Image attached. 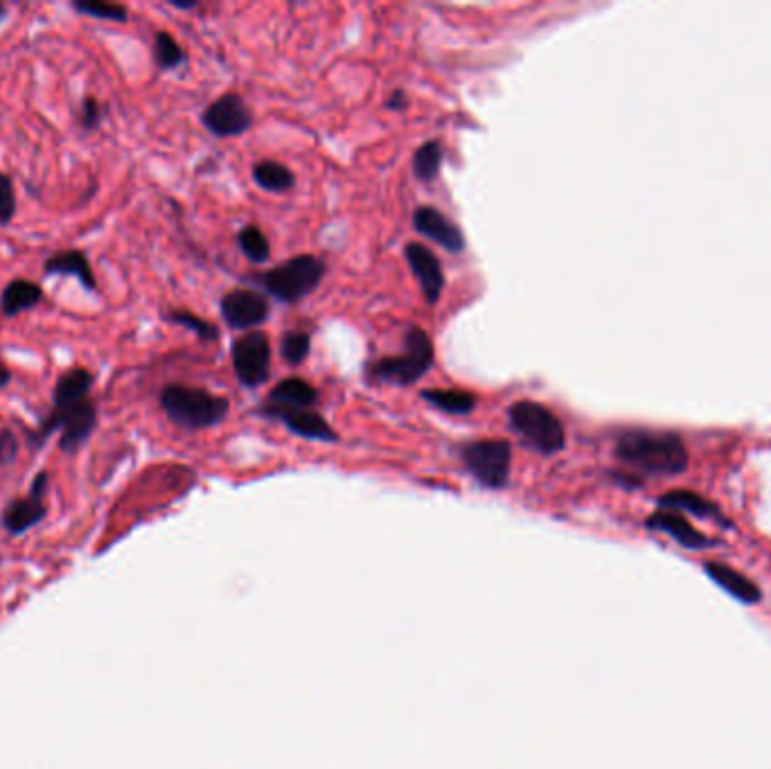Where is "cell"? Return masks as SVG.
I'll return each instance as SVG.
<instances>
[{
  "label": "cell",
  "instance_id": "cell-13",
  "mask_svg": "<svg viewBox=\"0 0 771 769\" xmlns=\"http://www.w3.org/2000/svg\"><path fill=\"white\" fill-rule=\"evenodd\" d=\"M413 228L427 240L436 242L447 253L458 255L465 251V235L460 231V226L451 222V219L433 206H420L413 212Z\"/></svg>",
  "mask_w": 771,
  "mask_h": 769
},
{
  "label": "cell",
  "instance_id": "cell-16",
  "mask_svg": "<svg viewBox=\"0 0 771 769\" xmlns=\"http://www.w3.org/2000/svg\"><path fill=\"white\" fill-rule=\"evenodd\" d=\"M43 276L46 278L68 276V278H75L86 291H93V294L97 291V278L93 273V264L88 260V255L79 249L50 253L48 258L43 260Z\"/></svg>",
  "mask_w": 771,
  "mask_h": 769
},
{
  "label": "cell",
  "instance_id": "cell-4",
  "mask_svg": "<svg viewBox=\"0 0 771 769\" xmlns=\"http://www.w3.org/2000/svg\"><path fill=\"white\" fill-rule=\"evenodd\" d=\"M508 424L524 443L542 456H555L566 447V429L548 406L519 400L508 409Z\"/></svg>",
  "mask_w": 771,
  "mask_h": 769
},
{
  "label": "cell",
  "instance_id": "cell-28",
  "mask_svg": "<svg viewBox=\"0 0 771 769\" xmlns=\"http://www.w3.org/2000/svg\"><path fill=\"white\" fill-rule=\"evenodd\" d=\"M165 318L174 325H181V327H185V330L194 332L201 341H217L219 339L217 325H212L210 321H203V318L188 312V309H172L170 314H165Z\"/></svg>",
  "mask_w": 771,
  "mask_h": 769
},
{
  "label": "cell",
  "instance_id": "cell-10",
  "mask_svg": "<svg viewBox=\"0 0 771 769\" xmlns=\"http://www.w3.org/2000/svg\"><path fill=\"white\" fill-rule=\"evenodd\" d=\"M221 316L233 330H251L257 325L267 323L269 318V300L255 289H230L219 300Z\"/></svg>",
  "mask_w": 771,
  "mask_h": 769
},
{
  "label": "cell",
  "instance_id": "cell-18",
  "mask_svg": "<svg viewBox=\"0 0 771 769\" xmlns=\"http://www.w3.org/2000/svg\"><path fill=\"white\" fill-rule=\"evenodd\" d=\"M659 508L661 510H675V512H688V515H695L699 519H708L715 521L717 526L731 528L729 517L724 515L720 506H715L713 501H708L706 497L690 490H672L659 497Z\"/></svg>",
  "mask_w": 771,
  "mask_h": 769
},
{
  "label": "cell",
  "instance_id": "cell-32",
  "mask_svg": "<svg viewBox=\"0 0 771 769\" xmlns=\"http://www.w3.org/2000/svg\"><path fill=\"white\" fill-rule=\"evenodd\" d=\"M19 456V440L10 429L0 431V465H12Z\"/></svg>",
  "mask_w": 771,
  "mask_h": 769
},
{
  "label": "cell",
  "instance_id": "cell-31",
  "mask_svg": "<svg viewBox=\"0 0 771 769\" xmlns=\"http://www.w3.org/2000/svg\"><path fill=\"white\" fill-rule=\"evenodd\" d=\"M104 120V106L95 95H86L82 100V109H79V122L86 131H95Z\"/></svg>",
  "mask_w": 771,
  "mask_h": 769
},
{
  "label": "cell",
  "instance_id": "cell-33",
  "mask_svg": "<svg viewBox=\"0 0 771 769\" xmlns=\"http://www.w3.org/2000/svg\"><path fill=\"white\" fill-rule=\"evenodd\" d=\"M386 109L406 111V109H409V95H406V91H402V88H397V91H393L391 95H388Z\"/></svg>",
  "mask_w": 771,
  "mask_h": 769
},
{
  "label": "cell",
  "instance_id": "cell-20",
  "mask_svg": "<svg viewBox=\"0 0 771 769\" xmlns=\"http://www.w3.org/2000/svg\"><path fill=\"white\" fill-rule=\"evenodd\" d=\"M318 388L309 384L303 377H287L278 386H273L269 393L271 406H282V409H314L318 404Z\"/></svg>",
  "mask_w": 771,
  "mask_h": 769
},
{
  "label": "cell",
  "instance_id": "cell-2",
  "mask_svg": "<svg viewBox=\"0 0 771 769\" xmlns=\"http://www.w3.org/2000/svg\"><path fill=\"white\" fill-rule=\"evenodd\" d=\"M161 406L167 418L190 431L217 427L230 413L228 397L185 384H167L161 391Z\"/></svg>",
  "mask_w": 771,
  "mask_h": 769
},
{
  "label": "cell",
  "instance_id": "cell-30",
  "mask_svg": "<svg viewBox=\"0 0 771 769\" xmlns=\"http://www.w3.org/2000/svg\"><path fill=\"white\" fill-rule=\"evenodd\" d=\"M16 217V192L14 181L0 172V226H10Z\"/></svg>",
  "mask_w": 771,
  "mask_h": 769
},
{
  "label": "cell",
  "instance_id": "cell-22",
  "mask_svg": "<svg viewBox=\"0 0 771 769\" xmlns=\"http://www.w3.org/2000/svg\"><path fill=\"white\" fill-rule=\"evenodd\" d=\"M420 397L427 404L436 406L438 411H445L449 415H469L478 404L476 395L458 391V388H424Z\"/></svg>",
  "mask_w": 771,
  "mask_h": 769
},
{
  "label": "cell",
  "instance_id": "cell-3",
  "mask_svg": "<svg viewBox=\"0 0 771 769\" xmlns=\"http://www.w3.org/2000/svg\"><path fill=\"white\" fill-rule=\"evenodd\" d=\"M433 359H436V352H433V341L429 332L422 330L418 325H411L404 334L402 355L377 359L375 364H370L366 375L370 377V382L413 386L429 373Z\"/></svg>",
  "mask_w": 771,
  "mask_h": 769
},
{
  "label": "cell",
  "instance_id": "cell-7",
  "mask_svg": "<svg viewBox=\"0 0 771 769\" xmlns=\"http://www.w3.org/2000/svg\"><path fill=\"white\" fill-rule=\"evenodd\" d=\"M460 458H463L467 472L483 488L501 490L508 485L512 467V447L508 440H474V443L460 447Z\"/></svg>",
  "mask_w": 771,
  "mask_h": 769
},
{
  "label": "cell",
  "instance_id": "cell-25",
  "mask_svg": "<svg viewBox=\"0 0 771 769\" xmlns=\"http://www.w3.org/2000/svg\"><path fill=\"white\" fill-rule=\"evenodd\" d=\"M154 61L161 70H176L188 61V57H185V50L181 48V43L176 41L170 32H156Z\"/></svg>",
  "mask_w": 771,
  "mask_h": 769
},
{
  "label": "cell",
  "instance_id": "cell-19",
  "mask_svg": "<svg viewBox=\"0 0 771 769\" xmlns=\"http://www.w3.org/2000/svg\"><path fill=\"white\" fill-rule=\"evenodd\" d=\"M43 300V289L34 280L14 278L0 291V316L14 318L32 312Z\"/></svg>",
  "mask_w": 771,
  "mask_h": 769
},
{
  "label": "cell",
  "instance_id": "cell-21",
  "mask_svg": "<svg viewBox=\"0 0 771 769\" xmlns=\"http://www.w3.org/2000/svg\"><path fill=\"white\" fill-rule=\"evenodd\" d=\"M95 386V375L88 368L75 366L61 373L52 388V406H68L91 397Z\"/></svg>",
  "mask_w": 771,
  "mask_h": 769
},
{
  "label": "cell",
  "instance_id": "cell-12",
  "mask_svg": "<svg viewBox=\"0 0 771 769\" xmlns=\"http://www.w3.org/2000/svg\"><path fill=\"white\" fill-rule=\"evenodd\" d=\"M260 413L264 418L282 422L291 433H296L300 438L318 440V443H336V440H339V433L334 431L332 424L314 409H282V406L267 404L262 406Z\"/></svg>",
  "mask_w": 771,
  "mask_h": 769
},
{
  "label": "cell",
  "instance_id": "cell-8",
  "mask_svg": "<svg viewBox=\"0 0 771 769\" xmlns=\"http://www.w3.org/2000/svg\"><path fill=\"white\" fill-rule=\"evenodd\" d=\"M233 368L239 384L246 388H257L267 382L271 375V343L260 330L246 332L233 343Z\"/></svg>",
  "mask_w": 771,
  "mask_h": 769
},
{
  "label": "cell",
  "instance_id": "cell-14",
  "mask_svg": "<svg viewBox=\"0 0 771 769\" xmlns=\"http://www.w3.org/2000/svg\"><path fill=\"white\" fill-rule=\"evenodd\" d=\"M404 258L409 262L415 280L420 282L424 300H427L429 305H436L442 296V289H445V271H442L438 255L433 253L429 246L411 242L406 244Z\"/></svg>",
  "mask_w": 771,
  "mask_h": 769
},
{
  "label": "cell",
  "instance_id": "cell-23",
  "mask_svg": "<svg viewBox=\"0 0 771 769\" xmlns=\"http://www.w3.org/2000/svg\"><path fill=\"white\" fill-rule=\"evenodd\" d=\"M253 181L257 183V188L282 194V192H289L291 188H294L296 176L285 163L257 161L253 165Z\"/></svg>",
  "mask_w": 771,
  "mask_h": 769
},
{
  "label": "cell",
  "instance_id": "cell-11",
  "mask_svg": "<svg viewBox=\"0 0 771 769\" xmlns=\"http://www.w3.org/2000/svg\"><path fill=\"white\" fill-rule=\"evenodd\" d=\"M48 472H39L34 476L30 494L23 499H14L10 506L3 512V526L10 530L12 535H21L32 526H37L39 521L46 517V492H48Z\"/></svg>",
  "mask_w": 771,
  "mask_h": 769
},
{
  "label": "cell",
  "instance_id": "cell-36",
  "mask_svg": "<svg viewBox=\"0 0 771 769\" xmlns=\"http://www.w3.org/2000/svg\"><path fill=\"white\" fill-rule=\"evenodd\" d=\"M7 14H10V7H7L5 3H0V21H5Z\"/></svg>",
  "mask_w": 771,
  "mask_h": 769
},
{
  "label": "cell",
  "instance_id": "cell-27",
  "mask_svg": "<svg viewBox=\"0 0 771 769\" xmlns=\"http://www.w3.org/2000/svg\"><path fill=\"white\" fill-rule=\"evenodd\" d=\"M237 244L251 262L262 264V262L269 260L271 244L267 240V235H264L257 226L242 228V231H239V235H237Z\"/></svg>",
  "mask_w": 771,
  "mask_h": 769
},
{
  "label": "cell",
  "instance_id": "cell-15",
  "mask_svg": "<svg viewBox=\"0 0 771 769\" xmlns=\"http://www.w3.org/2000/svg\"><path fill=\"white\" fill-rule=\"evenodd\" d=\"M645 526L650 530H657V533L672 537L679 546L688 548V551H704V548L717 544L715 539L704 535L702 530H697L693 524H690L686 515H681V512H675V510L659 508L654 515H650L648 521H645Z\"/></svg>",
  "mask_w": 771,
  "mask_h": 769
},
{
  "label": "cell",
  "instance_id": "cell-29",
  "mask_svg": "<svg viewBox=\"0 0 771 769\" xmlns=\"http://www.w3.org/2000/svg\"><path fill=\"white\" fill-rule=\"evenodd\" d=\"M312 350V337L307 332H287L280 341V355L289 366H300Z\"/></svg>",
  "mask_w": 771,
  "mask_h": 769
},
{
  "label": "cell",
  "instance_id": "cell-35",
  "mask_svg": "<svg viewBox=\"0 0 771 769\" xmlns=\"http://www.w3.org/2000/svg\"><path fill=\"white\" fill-rule=\"evenodd\" d=\"M170 5L176 7V10H194L199 3L197 0H188V3H183V0H170Z\"/></svg>",
  "mask_w": 771,
  "mask_h": 769
},
{
  "label": "cell",
  "instance_id": "cell-24",
  "mask_svg": "<svg viewBox=\"0 0 771 769\" xmlns=\"http://www.w3.org/2000/svg\"><path fill=\"white\" fill-rule=\"evenodd\" d=\"M442 158H445V149H442L440 140H427L422 147L415 149L413 154V174L415 179L422 183H433L438 179Z\"/></svg>",
  "mask_w": 771,
  "mask_h": 769
},
{
  "label": "cell",
  "instance_id": "cell-6",
  "mask_svg": "<svg viewBox=\"0 0 771 769\" xmlns=\"http://www.w3.org/2000/svg\"><path fill=\"white\" fill-rule=\"evenodd\" d=\"M325 273L327 264L321 258H316V255H296V258L262 273L257 280L280 303L296 305L309 294H314L323 282Z\"/></svg>",
  "mask_w": 771,
  "mask_h": 769
},
{
  "label": "cell",
  "instance_id": "cell-26",
  "mask_svg": "<svg viewBox=\"0 0 771 769\" xmlns=\"http://www.w3.org/2000/svg\"><path fill=\"white\" fill-rule=\"evenodd\" d=\"M70 7H73L77 14L91 16V19H97V21H111V23L129 21V10L118 3H102V0H73Z\"/></svg>",
  "mask_w": 771,
  "mask_h": 769
},
{
  "label": "cell",
  "instance_id": "cell-9",
  "mask_svg": "<svg viewBox=\"0 0 771 769\" xmlns=\"http://www.w3.org/2000/svg\"><path fill=\"white\" fill-rule=\"evenodd\" d=\"M203 127L217 138L242 136L253 125V113L248 109L242 97L235 93H226L208 104V109L201 116Z\"/></svg>",
  "mask_w": 771,
  "mask_h": 769
},
{
  "label": "cell",
  "instance_id": "cell-1",
  "mask_svg": "<svg viewBox=\"0 0 771 769\" xmlns=\"http://www.w3.org/2000/svg\"><path fill=\"white\" fill-rule=\"evenodd\" d=\"M616 458L650 476H677L688 470V449L672 431L627 429L616 440Z\"/></svg>",
  "mask_w": 771,
  "mask_h": 769
},
{
  "label": "cell",
  "instance_id": "cell-17",
  "mask_svg": "<svg viewBox=\"0 0 771 769\" xmlns=\"http://www.w3.org/2000/svg\"><path fill=\"white\" fill-rule=\"evenodd\" d=\"M704 571L717 587L726 591L729 596H733L735 600H740V603L758 605L762 600V591L756 582L744 576L742 571L729 567V564L711 560V562L704 564Z\"/></svg>",
  "mask_w": 771,
  "mask_h": 769
},
{
  "label": "cell",
  "instance_id": "cell-34",
  "mask_svg": "<svg viewBox=\"0 0 771 769\" xmlns=\"http://www.w3.org/2000/svg\"><path fill=\"white\" fill-rule=\"evenodd\" d=\"M12 370H10V366H5L3 364V361H0V388H5V386H10L12 384Z\"/></svg>",
  "mask_w": 771,
  "mask_h": 769
},
{
  "label": "cell",
  "instance_id": "cell-5",
  "mask_svg": "<svg viewBox=\"0 0 771 769\" xmlns=\"http://www.w3.org/2000/svg\"><path fill=\"white\" fill-rule=\"evenodd\" d=\"M95 427H97V406L91 397H86V400L68 404V406H52V409L41 418L39 429L30 440L32 445L41 447L52 433L61 431L59 449L66 454H75L88 443V440H91Z\"/></svg>",
  "mask_w": 771,
  "mask_h": 769
}]
</instances>
